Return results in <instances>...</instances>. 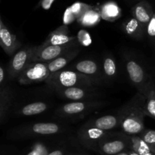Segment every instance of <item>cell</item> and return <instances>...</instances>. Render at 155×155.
<instances>
[{"label": "cell", "mask_w": 155, "mask_h": 155, "mask_svg": "<svg viewBox=\"0 0 155 155\" xmlns=\"http://www.w3.org/2000/svg\"><path fill=\"white\" fill-rule=\"evenodd\" d=\"M131 14L133 18H136L147 30L150 21L154 16V12L149 2L145 0H141L132 8Z\"/></svg>", "instance_id": "9a60e30c"}, {"label": "cell", "mask_w": 155, "mask_h": 155, "mask_svg": "<svg viewBox=\"0 0 155 155\" xmlns=\"http://www.w3.org/2000/svg\"><path fill=\"white\" fill-rule=\"evenodd\" d=\"M127 151H128V153H129V154H130V155H140V154H138L137 152H136L135 151H133V150L130 149V148H129Z\"/></svg>", "instance_id": "836d02e7"}, {"label": "cell", "mask_w": 155, "mask_h": 155, "mask_svg": "<svg viewBox=\"0 0 155 155\" xmlns=\"http://www.w3.org/2000/svg\"><path fill=\"white\" fill-rule=\"evenodd\" d=\"M77 36L69 35V29L67 25H61L49 33L42 45H64L76 42Z\"/></svg>", "instance_id": "5bb4252c"}, {"label": "cell", "mask_w": 155, "mask_h": 155, "mask_svg": "<svg viewBox=\"0 0 155 155\" xmlns=\"http://www.w3.org/2000/svg\"><path fill=\"white\" fill-rule=\"evenodd\" d=\"M86 125L95 128L100 129L104 131H109L112 129L120 127V119L117 114L110 115H105V116L100 117L95 120L88 121L86 123Z\"/></svg>", "instance_id": "e0dca14e"}, {"label": "cell", "mask_w": 155, "mask_h": 155, "mask_svg": "<svg viewBox=\"0 0 155 155\" xmlns=\"http://www.w3.org/2000/svg\"><path fill=\"white\" fill-rule=\"evenodd\" d=\"M0 45L8 55L15 54L17 50L21 46V43L18 40L17 36L9 30L0 17Z\"/></svg>", "instance_id": "4fadbf2b"}, {"label": "cell", "mask_w": 155, "mask_h": 155, "mask_svg": "<svg viewBox=\"0 0 155 155\" xmlns=\"http://www.w3.org/2000/svg\"><path fill=\"white\" fill-rule=\"evenodd\" d=\"M48 64L45 62H31L18 77V82L21 85H30L45 82L49 77Z\"/></svg>", "instance_id": "52a82bcc"}, {"label": "cell", "mask_w": 155, "mask_h": 155, "mask_svg": "<svg viewBox=\"0 0 155 155\" xmlns=\"http://www.w3.org/2000/svg\"><path fill=\"white\" fill-rule=\"evenodd\" d=\"M146 101V97L136 92V95L124 104L117 114L120 119V127L123 133L131 136H139L145 130L143 106Z\"/></svg>", "instance_id": "6da1fadb"}, {"label": "cell", "mask_w": 155, "mask_h": 155, "mask_svg": "<svg viewBox=\"0 0 155 155\" xmlns=\"http://www.w3.org/2000/svg\"><path fill=\"white\" fill-rule=\"evenodd\" d=\"M63 127L56 123H35L11 130L8 136L11 139H27L38 136H51L61 133Z\"/></svg>", "instance_id": "3957f363"}, {"label": "cell", "mask_w": 155, "mask_h": 155, "mask_svg": "<svg viewBox=\"0 0 155 155\" xmlns=\"http://www.w3.org/2000/svg\"><path fill=\"white\" fill-rule=\"evenodd\" d=\"M78 41L64 45H42L36 46L31 62H49L60 56L65 51L76 48Z\"/></svg>", "instance_id": "9c48e42d"}, {"label": "cell", "mask_w": 155, "mask_h": 155, "mask_svg": "<svg viewBox=\"0 0 155 155\" xmlns=\"http://www.w3.org/2000/svg\"><path fill=\"white\" fill-rule=\"evenodd\" d=\"M93 6L90 5L86 4V3L80 2H76L73 5L70 6L71 11H72L73 14L75 15L77 18V20L80 18V17L83 16L87 11L91 9Z\"/></svg>", "instance_id": "484cf974"}, {"label": "cell", "mask_w": 155, "mask_h": 155, "mask_svg": "<svg viewBox=\"0 0 155 155\" xmlns=\"http://www.w3.org/2000/svg\"><path fill=\"white\" fill-rule=\"evenodd\" d=\"M48 148L44 144L36 143L26 155H48Z\"/></svg>", "instance_id": "83f0119b"}, {"label": "cell", "mask_w": 155, "mask_h": 155, "mask_svg": "<svg viewBox=\"0 0 155 155\" xmlns=\"http://www.w3.org/2000/svg\"><path fill=\"white\" fill-rule=\"evenodd\" d=\"M35 49L36 46H25L20 48L12 56L8 68V75L10 80L18 79L27 65L31 63Z\"/></svg>", "instance_id": "ba28073f"}, {"label": "cell", "mask_w": 155, "mask_h": 155, "mask_svg": "<svg viewBox=\"0 0 155 155\" xmlns=\"http://www.w3.org/2000/svg\"><path fill=\"white\" fill-rule=\"evenodd\" d=\"M67 69L75 71L86 77L92 79L95 83L99 86H102L104 82V76L101 71L99 65L96 61L90 59L79 61Z\"/></svg>", "instance_id": "7c38bea8"}, {"label": "cell", "mask_w": 155, "mask_h": 155, "mask_svg": "<svg viewBox=\"0 0 155 155\" xmlns=\"http://www.w3.org/2000/svg\"><path fill=\"white\" fill-rule=\"evenodd\" d=\"M122 28L126 34L136 40H142L146 35V30L133 17L124 21Z\"/></svg>", "instance_id": "ac0fdd59"}, {"label": "cell", "mask_w": 155, "mask_h": 155, "mask_svg": "<svg viewBox=\"0 0 155 155\" xmlns=\"http://www.w3.org/2000/svg\"><path fill=\"white\" fill-rule=\"evenodd\" d=\"M107 101L103 100L96 101H71L60 106L55 110V115L62 118L74 117L80 115H86L92 110H97L104 107Z\"/></svg>", "instance_id": "5b68a950"}, {"label": "cell", "mask_w": 155, "mask_h": 155, "mask_svg": "<svg viewBox=\"0 0 155 155\" xmlns=\"http://www.w3.org/2000/svg\"><path fill=\"white\" fill-rule=\"evenodd\" d=\"M77 37L79 43L82 44L85 46H88V45L92 43V39L90 37V35L86 30H82L79 31V33H77Z\"/></svg>", "instance_id": "f1b7e54d"}, {"label": "cell", "mask_w": 155, "mask_h": 155, "mask_svg": "<svg viewBox=\"0 0 155 155\" xmlns=\"http://www.w3.org/2000/svg\"><path fill=\"white\" fill-rule=\"evenodd\" d=\"M116 155H130L129 154V153H128V151H123V152H120V153H119V154H116Z\"/></svg>", "instance_id": "e575fe53"}, {"label": "cell", "mask_w": 155, "mask_h": 155, "mask_svg": "<svg viewBox=\"0 0 155 155\" xmlns=\"http://www.w3.org/2000/svg\"><path fill=\"white\" fill-rule=\"evenodd\" d=\"M146 36L151 48L155 53V12L146 30Z\"/></svg>", "instance_id": "4316f807"}, {"label": "cell", "mask_w": 155, "mask_h": 155, "mask_svg": "<svg viewBox=\"0 0 155 155\" xmlns=\"http://www.w3.org/2000/svg\"><path fill=\"white\" fill-rule=\"evenodd\" d=\"M55 0H40L37 7H41L44 10H49Z\"/></svg>", "instance_id": "4dcf8cb0"}, {"label": "cell", "mask_w": 155, "mask_h": 155, "mask_svg": "<svg viewBox=\"0 0 155 155\" xmlns=\"http://www.w3.org/2000/svg\"><path fill=\"white\" fill-rule=\"evenodd\" d=\"M13 96L12 92L8 88L1 86L0 89V122L1 124L4 123L6 119L8 112L10 108L11 103Z\"/></svg>", "instance_id": "ffe728a7"}, {"label": "cell", "mask_w": 155, "mask_h": 155, "mask_svg": "<svg viewBox=\"0 0 155 155\" xmlns=\"http://www.w3.org/2000/svg\"><path fill=\"white\" fill-rule=\"evenodd\" d=\"M51 89L70 87H98L95 81L89 77L75 71L63 69L54 74H50L45 81Z\"/></svg>", "instance_id": "7a4b0ae2"}, {"label": "cell", "mask_w": 155, "mask_h": 155, "mask_svg": "<svg viewBox=\"0 0 155 155\" xmlns=\"http://www.w3.org/2000/svg\"><path fill=\"white\" fill-rule=\"evenodd\" d=\"M100 13L102 19L107 21H115L121 17L122 11L115 2L108 1L101 5Z\"/></svg>", "instance_id": "d6986e66"}, {"label": "cell", "mask_w": 155, "mask_h": 155, "mask_svg": "<svg viewBox=\"0 0 155 155\" xmlns=\"http://www.w3.org/2000/svg\"><path fill=\"white\" fill-rule=\"evenodd\" d=\"M48 105L44 101H36L24 106L20 110L19 114L21 116H33L43 113L48 109Z\"/></svg>", "instance_id": "603a6c76"}, {"label": "cell", "mask_w": 155, "mask_h": 155, "mask_svg": "<svg viewBox=\"0 0 155 155\" xmlns=\"http://www.w3.org/2000/svg\"><path fill=\"white\" fill-rule=\"evenodd\" d=\"M139 136L148 145L152 152L155 154V130L145 129Z\"/></svg>", "instance_id": "d4e9b609"}, {"label": "cell", "mask_w": 155, "mask_h": 155, "mask_svg": "<svg viewBox=\"0 0 155 155\" xmlns=\"http://www.w3.org/2000/svg\"><path fill=\"white\" fill-rule=\"evenodd\" d=\"M75 20H77V18L75 17V15L73 14L72 11H71V8L68 7L67 8V9L65 10L64 14V18H63V24L64 25H67L71 24L73 21H74Z\"/></svg>", "instance_id": "f546056e"}, {"label": "cell", "mask_w": 155, "mask_h": 155, "mask_svg": "<svg viewBox=\"0 0 155 155\" xmlns=\"http://www.w3.org/2000/svg\"><path fill=\"white\" fill-rule=\"evenodd\" d=\"M142 110L145 116H148L155 120V86L150 91Z\"/></svg>", "instance_id": "cb8c5ba5"}, {"label": "cell", "mask_w": 155, "mask_h": 155, "mask_svg": "<svg viewBox=\"0 0 155 155\" xmlns=\"http://www.w3.org/2000/svg\"><path fill=\"white\" fill-rule=\"evenodd\" d=\"M102 74L104 76V82L114 81L117 77V70L114 58L110 54L104 56L102 64Z\"/></svg>", "instance_id": "44dd1931"}, {"label": "cell", "mask_w": 155, "mask_h": 155, "mask_svg": "<svg viewBox=\"0 0 155 155\" xmlns=\"http://www.w3.org/2000/svg\"><path fill=\"white\" fill-rule=\"evenodd\" d=\"M58 95L72 101L103 100L104 94L98 87H70L53 89Z\"/></svg>", "instance_id": "8992f818"}, {"label": "cell", "mask_w": 155, "mask_h": 155, "mask_svg": "<svg viewBox=\"0 0 155 155\" xmlns=\"http://www.w3.org/2000/svg\"><path fill=\"white\" fill-rule=\"evenodd\" d=\"M129 149L128 143L121 133H110L99 142L98 151L104 155H116Z\"/></svg>", "instance_id": "30bf717a"}, {"label": "cell", "mask_w": 155, "mask_h": 155, "mask_svg": "<svg viewBox=\"0 0 155 155\" xmlns=\"http://www.w3.org/2000/svg\"><path fill=\"white\" fill-rule=\"evenodd\" d=\"M48 155H64V151L61 149L54 150V151H51Z\"/></svg>", "instance_id": "d6a6232c"}, {"label": "cell", "mask_w": 155, "mask_h": 155, "mask_svg": "<svg viewBox=\"0 0 155 155\" xmlns=\"http://www.w3.org/2000/svg\"><path fill=\"white\" fill-rule=\"evenodd\" d=\"M126 70L130 82L137 89V92L147 98L154 85L144 67L136 59L127 58Z\"/></svg>", "instance_id": "277c9868"}, {"label": "cell", "mask_w": 155, "mask_h": 155, "mask_svg": "<svg viewBox=\"0 0 155 155\" xmlns=\"http://www.w3.org/2000/svg\"><path fill=\"white\" fill-rule=\"evenodd\" d=\"M101 18L100 8L93 6L92 8L87 11L83 16L78 18L77 21L79 24L85 26V27H92V26L98 24Z\"/></svg>", "instance_id": "7402d4cb"}, {"label": "cell", "mask_w": 155, "mask_h": 155, "mask_svg": "<svg viewBox=\"0 0 155 155\" xmlns=\"http://www.w3.org/2000/svg\"><path fill=\"white\" fill-rule=\"evenodd\" d=\"M79 51H80V49L78 48V47H76V48H71V49L65 51L64 53L61 54L54 60L47 62L48 70H49L51 74L63 70L70 61L74 60L77 57Z\"/></svg>", "instance_id": "2e32d148"}, {"label": "cell", "mask_w": 155, "mask_h": 155, "mask_svg": "<svg viewBox=\"0 0 155 155\" xmlns=\"http://www.w3.org/2000/svg\"><path fill=\"white\" fill-rule=\"evenodd\" d=\"M109 133V131L100 130L86 125L82 126L78 130L77 136L80 143L88 149L98 151L99 142Z\"/></svg>", "instance_id": "8fae6325"}, {"label": "cell", "mask_w": 155, "mask_h": 155, "mask_svg": "<svg viewBox=\"0 0 155 155\" xmlns=\"http://www.w3.org/2000/svg\"><path fill=\"white\" fill-rule=\"evenodd\" d=\"M5 80V71L3 66L0 67V84L1 86L4 85V81Z\"/></svg>", "instance_id": "1f68e13d"}]
</instances>
